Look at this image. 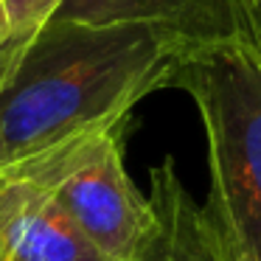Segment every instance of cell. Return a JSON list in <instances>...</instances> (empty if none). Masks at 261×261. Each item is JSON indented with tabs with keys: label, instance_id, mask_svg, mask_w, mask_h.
Instances as JSON below:
<instances>
[{
	"label": "cell",
	"instance_id": "6",
	"mask_svg": "<svg viewBox=\"0 0 261 261\" xmlns=\"http://www.w3.org/2000/svg\"><path fill=\"white\" fill-rule=\"evenodd\" d=\"M152 225L129 261H225L205 205H197L180 182L174 160L152 169Z\"/></svg>",
	"mask_w": 261,
	"mask_h": 261
},
{
	"label": "cell",
	"instance_id": "1",
	"mask_svg": "<svg viewBox=\"0 0 261 261\" xmlns=\"http://www.w3.org/2000/svg\"><path fill=\"white\" fill-rule=\"evenodd\" d=\"M182 42L154 25L48 20L0 48V171L124 126Z\"/></svg>",
	"mask_w": 261,
	"mask_h": 261
},
{
	"label": "cell",
	"instance_id": "3",
	"mask_svg": "<svg viewBox=\"0 0 261 261\" xmlns=\"http://www.w3.org/2000/svg\"><path fill=\"white\" fill-rule=\"evenodd\" d=\"M12 174L42 186L107 261H129L152 225V205L124 166V126L12 166Z\"/></svg>",
	"mask_w": 261,
	"mask_h": 261
},
{
	"label": "cell",
	"instance_id": "9",
	"mask_svg": "<svg viewBox=\"0 0 261 261\" xmlns=\"http://www.w3.org/2000/svg\"><path fill=\"white\" fill-rule=\"evenodd\" d=\"M12 25H9V17H6V6H3V0H0V45H6L12 42Z\"/></svg>",
	"mask_w": 261,
	"mask_h": 261
},
{
	"label": "cell",
	"instance_id": "5",
	"mask_svg": "<svg viewBox=\"0 0 261 261\" xmlns=\"http://www.w3.org/2000/svg\"><path fill=\"white\" fill-rule=\"evenodd\" d=\"M51 20L154 25L174 34L182 51L244 37L239 0H62Z\"/></svg>",
	"mask_w": 261,
	"mask_h": 261
},
{
	"label": "cell",
	"instance_id": "2",
	"mask_svg": "<svg viewBox=\"0 0 261 261\" xmlns=\"http://www.w3.org/2000/svg\"><path fill=\"white\" fill-rule=\"evenodd\" d=\"M169 87L194 98L205 126V214L222 258L261 261V51L244 37L186 48Z\"/></svg>",
	"mask_w": 261,
	"mask_h": 261
},
{
	"label": "cell",
	"instance_id": "4",
	"mask_svg": "<svg viewBox=\"0 0 261 261\" xmlns=\"http://www.w3.org/2000/svg\"><path fill=\"white\" fill-rule=\"evenodd\" d=\"M0 261H107L42 186L0 171Z\"/></svg>",
	"mask_w": 261,
	"mask_h": 261
},
{
	"label": "cell",
	"instance_id": "8",
	"mask_svg": "<svg viewBox=\"0 0 261 261\" xmlns=\"http://www.w3.org/2000/svg\"><path fill=\"white\" fill-rule=\"evenodd\" d=\"M244 23V40H250L261 51V0H239Z\"/></svg>",
	"mask_w": 261,
	"mask_h": 261
},
{
	"label": "cell",
	"instance_id": "7",
	"mask_svg": "<svg viewBox=\"0 0 261 261\" xmlns=\"http://www.w3.org/2000/svg\"><path fill=\"white\" fill-rule=\"evenodd\" d=\"M3 6H6V17L12 25V37L20 40L45 25L62 6V0H3Z\"/></svg>",
	"mask_w": 261,
	"mask_h": 261
},
{
	"label": "cell",
	"instance_id": "10",
	"mask_svg": "<svg viewBox=\"0 0 261 261\" xmlns=\"http://www.w3.org/2000/svg\"><path fill=\"white\" fill-rule=\"evenodd\" d=\"M0 48H3V45H0Z\"/></svg>",
	"mask_w": 261,
	"mask_h": 261
}]
</instances>
